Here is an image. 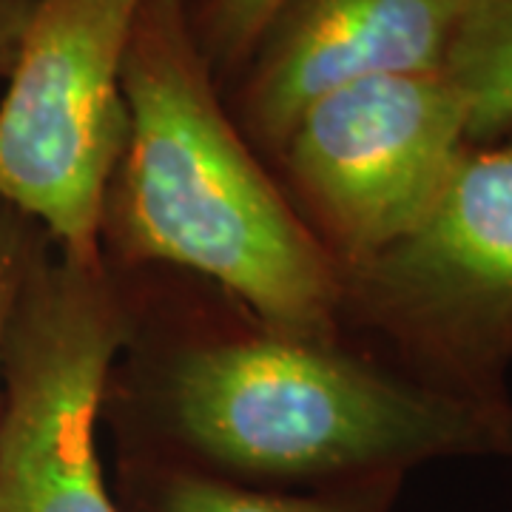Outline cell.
<instances>
[{"label":"cell","instance_id":"10","mask_svg":"<svg viewBox=\"0 0 512 512\" xmlns=\"http://www.w3.org/2000/svg\"><path fill=\"white\" fill-rule=\"evenodd\" d=\"M285 0H188L191 32L217 86L225 89L242 72Z\"/></svg>","mask_w":512,"mask_h":512},{"label":"cell","instance_id":"12","mask_svg":"<svg viewBox=\"0 0 512 512\" xmlns=\"http://www.w3.org/2000/svg\"><path fill=\"white\" fill-rule=\"evenodd\" d=\"M37 0H0V74L12 72Z\"/></svg>","mask_w":512,"mask_h":512},{"label":"cell","instance_id":"8","mask_svg":"<svg viewBox=\"0 0 512 512\" xmlns=\"http://www.w3.org/2000/svg\"><path fill=\"white\" fill-rule=\"evenodd\" d=\"M123 473L137 512H393L404 484V476H376L279 490L148 458H123Z\"/></svg>","mask_w":512,"mask_h":512},{"label":"cell","instance_id":"7","mask_svg":"<svg viewBox=\"0 0 512 512\" xmlns=\"http://www.w3.org/2000/svg\"><path fill=\"white\" fill-rule=\"evenodd\" d=\"M467 0H285L228 109L256 151L274 157L319 97L387 74L441 72Z\"/></svg>","mask_w":512,"mask_h":512},{"label":"cell","instance_id":"11","mask_svg":"<svg viewBox=\"0 0 512 512\" xmlns=\"http://www.w3.org/2000/svg\"><path fill=\"white\" fill-rule=\"evenodd\" d=\"M43 239V231L35 222L26 220L20 211L0 202V404H3V345L12 319V308L18 299L26 268L35 256V248Z\"/></svg>","mask_w":512,"mask_h":512},{"label":"cell","instance_id":"1","mask_svg":"<svg viewBox=\"0 0 512 512\" xmlns=\"http://www.w3.org/2000/svg\"><path fill=\"white\" fill-rule=\"evenodd\" d=\"M123 276L134 328L103 399L123 458L279 490L407 476L444 458H512V404L424 387L345 333H282L234 302L228 316L165 311Z\"/></svg>","mask_w":512,"mask_h":512},{"label":"cell","instance_id":"5","mask_svg":"<svg viewBox=\"0 0 512 512\" xmlns=\"http://www.w3.org/2000/svg\"><path fill=\"white\" fill-rule=\"evenodd\" d=\"M146 0H37L0 103V202L77 265H103L100 220L128 137L123 60Z\"/></svg>","mask_w":512,"mask_h":512},{"label":"cell","instance_id":"3","mask_svg":"<svg viewBox=\"0 0 512 512\" xmlns=\"http://www.w3.org/2000/svg\"><path fill=\"white\" fill-rule=\"evenodd\" d=\"M339 328L424 387L512 404V134L470 143L416 228L339 271Z\"/></svg>","mask_w":512,"mask_h":512},{"label":"cell","instance_id":"9","mask_svg":"<svg viewBox=\"0 0 512 512\" xmlns=\"http://www.w3.org/2000/svg\"><path fill=\"white\" fill-rule=\"evenodd\" d=\"M441 72L464 100L470 143L512 134V0H467Z\"/></svg>","mask_w":512,"mask_h":512},{"label":"cell","instance_id":"6","mask_svg":"<svg viewBox=\"0 0 512 512\" xmlns=\"http://www.w3.org/2000/svg\"><path fill=\"white\" fill-rule=\"evenodd\" d=\"M467 146V109L447 74H387L319 97L271 160L342 271L416 228Z\"/></svg>","mask_w":512,"mask_h":512},{"label":"cell","instance_id":"4","mask_svg":"<svg viewBox=\"0 0 512 512\" xmlns=\"http://www.w3.org/2000/svg\"><path fill=\"white\" fill-rule=\"evenodd\" d=\"M131 328L126 276L77 265L43 234L3 345L0 512H120L97 421Z\"/></svg>","mask_w":512,"mask_h":512},{"label":"cell","instance_id":"2","mask_svg":"<svg viewBox=\"0 0 512 512\" xmlns=\"http://www.w3.org/2000/svg\"><path fill=\"white\" fill-rule=\"evenodd\" d=\"M128 137L100 248L126 274L202 279L268 328L336 339L339 265L242 134L191 32L188 0H146L123 60Z\"/></svg>","mask_w":512,"mask_h":512}]
</instances>
